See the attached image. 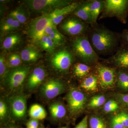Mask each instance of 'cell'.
Instances as JSON below:
<instances>
[{"mask_svg": "<svg viewBox=\"0 0 128 128\" xmlns=\"http://www.w3.org/2000/svg\"><path fill=\"white\" fill-rule=\"evenodd\" d=\"M24 2L32 11L43 14L72 3L70 1L65 0H26Z\"/></svg>", "mask_w": 128, "mask_h": 128, "instance_id": "6da1fadb", "label": "cell"}, {"mask_svg": "<svg viewBox=\"0 0 128 128\" xmlns=\"http://www.w3.org/2000/svg\"><path fill=\"white\" fill-rule=\"evenodd\" d=\"M92 41L94 48L98 51L106 52L111 50L116 44V38L108 30H98L92 36Z\"/></svg>", "mask_w": 128, "mask_h": 128, "instance_id": "7a4b0ae2", "label": "cell"}, {"mask_svg": "<svg viewBox=\"0 0 128 128\" xmlns=\"http://www.w3.org/2000/svg\"><path fill=\"white\" fill-rule=\"evenodd\" d=\"M73 46L76 55L85 62H92L97 59V55L85 37H80L75 40Z\"/></svg>", "mask_w": 128, "mask_h": 128, "instance_id": "3957f363", "label": "cell"}, {"mask_svg": "<svg viewBox=\"0 0 128 128\" xmlns=\"http://www.w3.org/2000/svg\"><path fill=\"white\" fill-rule=\"evenodd\" d=\"M51 22L49 13L43 14L30 22L28 28V36L34 41L36 40L44 35L45 28Z\"/></svg>", "mask_w": 128, "mask_h": 128, "instance_id": "277c9868", "label": "cell"}, {"mask_svg": "<svg viewBox=\"0 0 128 128\" xmlns=\"http://www.w3.org/2000/svg\"><path fill=\"white\" fill-rule=\"evenodd\" d=\"M66 100L69 111L72 114L75 115L79 114L84 109L87 98L82 92L73 88L68 92Z\"/></svg>", "mask_w": 128, "mask_h": 128, "instance_id": "5b68a950", "label": "cell"}, {"mask_svg": "<svg viewBox=\"0 0 128 128\" xmlns=\"http://www.w3.org/2000/svg\"><path fill=\"white\" fill-rule=\"evenodd\" d=\"M30 67L20 66L10 72L6 77L8 86L12 90H16L22 85L29 72Z\"/></svg>", "mask_w": 128, "mask_h": 128, "instance_id": "8992f818", "label": "cell"}, {"mask_svg": "<svg viewBox=\"0 0 128 128\" xmlns=\"http://www.w3.org/2000/svg\"><path fill=\"white\" fill-rule=\"evenodd\" d=\"M105 13L108 16L122 18L126 22L125 16L128 10V0H107L105 2Z\"/></svg>", "mask_w": 128, "mask_h": 128, "instance_id": "52a82bcc", "label": "cell"}, {"mask_svg": "<svg viewBox=\"0 0 128 128\" xmlns=\"http://www.w3.org/2000/svg\"><path fill=\"white\" fill-rule=\"evenodd\" d=\"M72 57L68 50H60L54 54L51 59L53 67L60 72L67 71L71 66Z\"/></svg>", "mask_w": 128, "mask_h": 128, "instance_id": "ba28073f", "label": "cell"}, {"mask_svg": "<svg viewBox=\"0 0 128 128\" xmlns=\"http://www.w3.org/2000/svg\"><path fill=\"white\" fill-rule=\"evenodd\" d=\"M64 88V84L60 81L54 79L44 84L41 86V91L44 97L52 99L63 93Z\"/></svg>", "mask_w": 128, "mask_h": 128, "instance_id": "9c48e42d", "label": "cell"}, {"mask_svg": "<svg viewBox=\"0 0 128 128\" xmlns=\"http://www.w3.org/2000/svg\"><path fill=\"white\" fill-rule=\"evenodd\" d=\"M78 5L77 2H73L64 7L55 9L50 12L52 24L56 26L62 22L66 16L73 12Z\"/></svg>", "mask_w": 128, "mask_h": 128, "instance_id": "30bf717a", "label": "cell"}, {"mask_svg": "<svg viewBox=\"0 0 128 128\" xmlns=\"http://www.w3.org/2000/svg\"><path fill=\"white\" fill-rule=\"evenodd\" d=\"M99 84L104 89L111 87L114 81V73L112 69L105 66H100L98 69Z\"/></svg>", "mask_w": 128, "mask_h": 128, "instance_id": "8fae6325", "label": "cell"}, {"mask_svg": "<svg viewBox=\"0 0 128 128\" xmlns=\"http://www.w3.org/2000/svg\"><path fill=\"white\" fill-rule=\"evenodd\" d=\"M11 108L13 115L18 118H21L25 116L26 110V98L22 96H18L12 98Z\"/></svg>", "mask_w": 128, "mask_h": 128, "instance_id": "7c38bea8", "label": "cell"}, {"mask_svg": "<svg viewBox=\"0 0 128 128\" xmlns=\"http://www.w3.org/2000/svg\"><path fill=\"white\" fill-rule=\"evenodd\" d=\"M62 29L68 34L76 35L82 33L84 29L83 24L78 19L68 18L61 25Z\"/></svg>", "mask_w": 128, "mask_h": 128, "instance_id": "4fadbf2b", "label": "cell"}, {"mask_svg": "<svg viewBox=\"0 0 128 128\" xmlns=\"http://www.w3.org/2000/svg\"><path fill=\"white\" fill-rule=\"evenodd\" d=\"M46 76L45 70L41 67L35 68L28 79L27 86L28 89H33L38 87L43 81Z\"/></svg>", "mask_w": 128, "mask_h": 128, "instance_id": "5bb4252c", "label": "cell"}, {"mask_svg": "<svg viewBox=\"0 0 128 128\" xmlns=\"http://www.w3.org/2000/svg\"><path fill=\"white\" fill-rule=\"evenodd\" d=\"M22 40V36L18 33L9 34L3 39L2 48L6 51L13 50L21 44Z\"/></svg>", "mask_w": 128, "mask_h": 128, "instance_id": "9a60e30c", "label": "cell"}, {"mask_svg": "<svg viewBox=\"0 0 128 128\" xmlns=\"http://www.w3.org/2000/svg\"><path fill=\"white\" fill-rule=\"evenodd\" d=\"M22 61L27 63L36 62L41 56L38 48L36 46L30 45L25 47L20 54Z\"/></svg>", "mask_w": 128, "mask_h": 128, "instance_id": "2e32d148", "label": "cell"}, {"mask_svg": "<svg viewBox=\"0 0 128 128\" xmlns=\"http://www.w3.org/2000/svg\"><path fill=\"white\" fill-rule=\"evenodd\" d=\"M21 25L22 24L18 21L9 16L1 22V34H6L16 32L20 28Z\"/></svg>", "mask_w": 128, "mask_h": 128, "instance_id": "e0dca14e", "label": "cell"}, {"mask_svg": "<svg viewBox=\"0 0 128 128\" xmlns=\"http://www.w3.org/2000/svg\"><path fill=\"white\" fill-rule=\"evenodd\" d=\"M44 35H48L55 44L56 46L61 45L64 43V38L56 28V26L51 23L48 25L44 31Z\"/></svg>", "mask_w": 128, "mask_h": 128, "instance_id": "ac0fdd59", "label": "cell"}, {"mask_svg": "<svg viewBox=\"0 0 128 128\" xmlns=\"http://www.w3.org/2000/svg\"><path fill=\"white\" fill-rule=\"evenodd\" d=\"M90 2L78 4L73 12L74 15L88 23H92L91 15L90 11Z\"/></svg>", "mask_w": 128, "mask_h": 128, "instance_id": "d6986e66", "label": "cell"}, {"mask_svg": "<svg viewBox=\"0 0 128 128\" xmlns=\"http://www.w3.org/2000/svg\"><path fill=\"white\" fill-rule=\"evenodd\" d=\"M35 42L42 50L50 54L54 52L56 47L52 40L47 35H44Z\"/></svg>", "mask_w": 128, "mask_h": 128, "instance_id": "ffe728a7", "label": "cell"}, {"mask_svg": "<svg viewBox=\"0 0 128 128\" xmlns=\"http://www.w3.org/2000/svg\"><path fill=\"white\" fill-rule=\"evenodd\" d=\"M114 60L115 64L120 68L128 70V48L118 51L114 55Z\"/></svg>", "mask_w": 128, "mask_h": 128, "instance_id": "44dd1931", "label": "cell"}, {"mask_svg": "<svg viewBox=\"0 0 128 128\" xmlns=\"http://www.w3.org/2000/svg\"><path fill=\"white\" fill-rule=\"evenodd\" d=\"M9 16L17 20L22 24L26 22L29 16L26 8L21 6L12 11L9 14Z\"/></svg>", "mask_w": 128, "mask_h": 128, "instance_id": "7402d4cb", "label": "cell"}, {"mask_svg": "<svg viewBox=\"0 0 128 128\" xmlns=\"http://www.w3.org/2000/svg\"><path fill=\"white\" fill-rule=\"evenodd\" d=\"M50 111L52 118L56 119L62 118L66 113L65 108L63 104L59 102H56L50 105Z\"/></svg>", "mask_w": 128, "mask_h": 128, "instance_id": "603a6c76", "label": "cell"}, {"mask_svg": "<svg viewBox=\"0 0 128 128\" xmlns=\"http://www.w3.org/2000/svg\"><path fill=\"white\" fill-rule=\"evenodd\" d=\"M29 114L32 119L42 120L46 118L47 114L43 107L38 104L32 105L29 111Z\"/></svg>", "mask_w": 128, "mask_h": 128, "instance_id": "cb8c5ba5", "label": "cell"}, {"mask_svg": "<svg viewBox=\"0 0 128 128\" xmlns=\"http://www.w3.org/2000/svg\"><path fill=\"white\" fill-rule=\"evenodd\" d=\"M104 4L102 1L95 0L90 2V11L91 15L92 22L96 23L99 14L104 6Z\"/></svg>", "mask_w": 128, "mask_h": 128, "instance_id": "d4e9b609", "label": "cell"}, {"mask_svg": "<svg viewBox=\"0 0 128 128\" xmlns=\"http://www.w3.org/2000/svg\"><path fill=\"white\" fill-rule=\"evenodd\" d=\"M97 77L91 76L86 78L81 84V87L89 91H94L97 89Z\"/></svg>", "mask_w": 128, "mask_h": 128, "instance_id": "484cf974", "label": "cell"}, {"mask_svg": "<svg viewBox=\"0 0 128 128\" xmlns=\"http://www.w3.org/2000/svg\"><path fill=\"white\" fill-rule=\"evenodd\" d=\"M118 85L121 89L128 90V73L120 72L118 74Z\"/></svg>", "mask_w": 128, "mask_h": 128, "instance_id": "4316f807", "label": "cell"}, {"mask_svg": "<svg viewBox=\"0 0 128 128\" xmlns=\"http://www.w3.org/2000/svg\"><path fill=\"white\" fill-rule=\"evenodd\" d=\"M7 61L10 67L16 68L20 66L22 60L20 55L16 53H13L9 56Z\"/></svg>", "mask_w": 128, "mask_h": 128, "instance_id": "83f0119b", "label": "cell"}, {"mask_svg": "<svg viewBox=\"0 0 128 128\" xmlns=\"http://www.w3.org/2000/svg\"><path fill=\"white\" fill-rule=\"evenodd\" d=\"M90 70V67L84 64H78L74 67V73L78 77H83L87 74Z\"/></svg>", "mask_w": 128, "mask_h": 128, "instance_id": "f1b7e54d", "label": "cell"}, {"mask_svg": "<svg viewBox=\"0 0 128 128\" xmlns=\"http://www.w3.org/2000/svg\"><path fill=\"white\" fill-rule=\"evenodd\" d=\"M9 64L4 56L2 54L0 56V76L1 79L6 78L9 72Z\"/></svg>", "mask_w": 128, "mask_h": 128, "instance_id": "f546056e", "label": "cell"}, {"mask_svg": "<svg viewBox=\"0 0 128 128\" xmlns=\"http://www.w3.org/2000/svg\"><path fill=\"white\" fill-rule=\"evenodd\" d=\"M106 98L102 95H98L92 97L88 104V106L91 108L99 107L105 103Z\"/></svg>", "mask_w": 128, "mask_h": 128, "instance_id": "4dcf8cb0", "label": "cell"}, {"mask_svg": "<svg viewBox=\"0 0 128 128\" xmlns=\"http://www.w3.org/2000/svg\"><path fill=\"white\" fill-rule=\"evenodd\" d=\"M89 123L90 128H107L105 121L99 117L96 116L91 117Z\"/></svg>", "mask_w": 128, "mask_h": 128, "instance_id": "1f68e13d", "label": "cell"}, {"mask_svg": "<svg viewBox=\"0 0 128 128\" xmlns=\"http://www.w3.org/2000/svg\"><path fill=\"white\" fill-rule=\"evenodd\" d=\"M118 104L116 101L110 100L105 104L104 108V112L106 113L115 112L119 108Z\"/></svg>", "mask_w": 128, "mask_h": 128, "instance_id": "d6a6232c", "label": "cell"}, {"mask_svg": "<svg viewBox=\"0 0 128 128\" xmlns=\"http://www.w3.org/2000/svg\"><path fill=\"white\" fill-rule=\"evenodd\" d=\"M115 118L123 126L124 128L128 127V114L124 112H121L115 116Z\"/></svg>", "mask_w": 128, "mask_h": 128, "instance_id": "836d02e7", "label": "cell"}, {"mask_svg": "<svg viewBox=\"0 0 128 128\" xmlns=\"http://www.w3.org/2000/svg\"><path fill=\"white\" fill-rule=\"evenodd\" d=\"M116 96L120 102L128 107V94H118Z\"/></svg>", "mask_w": 128, "mask_h": 128, "instance_id": "e575fe53", "label": "cell"}, {"mask_svg": "<svg viewBox=\"0 0 128 128\" xmlns=\"http://www.w3.org/2000/svg\"><path fill=\"white\" fill-rule=\"evenodd\" d=\"M7 112V107L6 104L2 100L0 102V118L3 119L6 116Z\"/></svg>", "mask_w": 128, "mask_h": 128, "instance_id": "d590c367", "label": "cell"}, {"mask_svg": "<svg viewBox=\"0 0 128 128\" xmlns=\"http://www.w3.org/2000/svg\"><path fill=\"white\" fill-rule=\"evenodd\" d=\"M111 128H124L115 116L113 118L111 121Z\"/></svg>", "mask_w": 128, "mask_h": 128, "instance_id": "8d00e7d4", "label": "cell"}, {"mask_svg": "<svg viewBox=\"0 0 128 128\" xmlns=\"http://www.w3.org/2000/svg\"><path fill=\"white\" fill-rule=\"evenodd\" d=\"M38 120L32 119L27 124L26 128H38Z\"/></svg>", "mask_w": 128, "mask_h": 128, "instance_id": "74e56055", "label": "cell"}, {"mask_svg": "<svg viewBox=\"0 0 128 128\" xmlns=\"http://www.w3.org/2000/svg\"><path fill=\"white\" fill-rule=\"evenodd\" d=\"M88 117L86 116L77 124L75 128H88Z\"/></svg>", "mask_w": 128, "mask_h": 128, "instance_id": "f35d334b", "label": "cell"}, {"mask_svg": "<svg viewBox=\"0 0 128 128\" xmlns=\"http://www.w3.org/2000/svg\"><path fill=\"white\" fill-rule=\"evenodd\" d=\"M124 38H125L126 43L128 44V32L125 34V36H124Z\"/></svg>", "mask_w": 128, "mask_h": 128, "instance_id": "ab89813d", "label": "cell"}, {"mask_svg": "<svg viewBox=\"0 0 128 128\" xmlns=\"http://www.w3.org/2000/svg\"><path fill=\"white\" fill-rule=\"evenodd\" d=\"M5 128H18L17 127H14V126H10V127H7Z\"/></svg>", "mask_w": 128, "mask_h": 128, "instance_id": "60d3db41", "label": "cell"}, {"mask_svg": "<svg viewBox=\"0 0 128 128\" xmlns=\"http://www.w3.org/2000/svg\"><path fill=\"white\" fill-rule=\"evenodd\" d=\"M66 128V127H63V128Z\"/></svg>", "mask_w": 128, "mask_h": 128, "instance_id": "b9f144b4", "label": "cell"}, {"mask_svg": "<svg viewBox=\"0 0 128 128\" xmlns=\"http://www.w3.org/2000/svg\"><path fill=\"white\" fill-rule=\"evenodd\" d=\"M43 128V127H40V128Z\"/></svg>", "mask_w": 128, "mask_h": 128, "instance_id": "7bdbcfd3", "label": "cell"}, {"mask_svg": "<svg viewBox=\"0 0 128 128\" xmlns=\"http://www.w3.org/2000/svg\"></svg>", "mask_w": 128, "mask_h": 128, "instance_id": "ee69618b", "label": "cell"}]
</instances>
